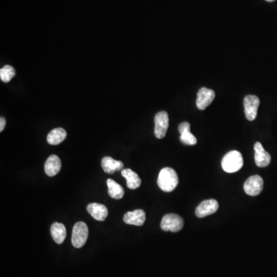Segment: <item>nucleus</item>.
<instances>
[{"label":"nucleus","instance_id":"nucleus-1","mask_svg":"<svg viewBox=\"0 0 277 277\" xmlns=\"http://www.w3.org/2000/svg\"><path fill=\"white\" fill-rule=\"evenodd\" d=\"M178 184V176L174 169L170 167H165L161 170L157 180V184L161 190L166 192H172L176 188Z\"/></svg>","mask_w":277,"mask_h":277},{"label":"nucleus","instance_id":"nucleus-2","mask_svg":"<svg viewBox=\"0 0 277 277\" xmlns=\"http://www.w3.org/2000/svg\"><path fill=\"white\" fill-rule=\"evenodd\" d=\"M221 165L222 170L228 174H234L239 171L244 166L242 154L238 151H230L224 156Z\"/></svg>","mask_w":277,"mask_h":277},{"label":"nucleus","instance_id":"nucleus-3","mask_svg":"<svg viewBox=\"0 0 277 277\" xmlns=\"http://www.w3.org/2000/svg\"><path fill=\"white\" fill-rule=\"evenodd\" d=\"M88 230L84 222H78L72 229V244L75 248H81L85 245L88 239Z\"/></svg>","mask_w":277,"mask_h":277},{"label":"nucleus","instance_id":"nucleus-4","mask_svg":"<svg viewBox=\"0 0 277 277\" xmlns=\"http://www.w3.org/2000/svg\"><path fill=\"white\" fill-rule=\"evenodd\" d=\"M184 220L176 214H166L162 217L161 221V229L164 231L176 232L180 231L184 227Z\"/></svg>","mask_w":277,"mask_h":277},{"label":"nucleus","instance_id":"nucleus-5","mask_svg":"<svg viewBox=\"0 0 277 277\" xmlns=\"http://www.w3.org/2000/svg\"><path fill=\"white\" fill-rule=\"evenodd\" d=\"M260 98L256 96L248 95L244 98V106L246 118L249 121H254L257 116L259 108Z\"/></svg>","mask_w":277,"mask_h":277},{"label":"nucleus","instance_id":"nucleus-6","mask_svg":"<svg viewBox=\"0 0 277 277\" xmlns=\"http://www.w3.org/2000/svg\"><path fill=\"white\" fill-rule=\"evenodd\" d=\"M168 128H169V115L166 111L158 112L155 116L154 134L156 137L157 138H164Z\"/></svg>","mask_w":277,"mask_h":277},{"label":"nucleus","instance_id":"nucleus-7","mask_svg":"<svg viewBox=\"0 0 277 277\" xmlns=\"http://www.w3.org/2000/svg\"><path fill=\"white\" fill-rule=\"evenodd\" d=\"M244 189L247 195L251 196L259 195L264 189V180L260 176H252L246 181Z\"/></svg>","mask_w":277,"mask_h":277},{"label":"nucleus","instance_id":"nucleus-8","mask_svg":"<svg viewBox=\"0 0 277 277\" xmlns=\"http://www.w3.org/2000/svg\"><path fill=\"white\" fill-rule=\"evenodd\" d=\"M215 92L210 88L202 87L197 92L196 107L200 110H204L209 106L215 98Z\"/></svg>","mask_w":277,"mask_h":277},{"label":"nucleus","instance_id":"nucleus-9","mask_svg":"<svg viewBox=\"0 0 277 277\" xmlns=\"http://www.w3.org/2000/svg\"><path fill=\"white\" fill-rule=\"evenodd\" d=\"M219 209V204L215 200H207L201 202L196 209V215L199 218L208 216L215 214Z\"/></svg>","mask_w":277,"mask_h":277},{"label":"nucleus","instance_id":"nucleus-10","mask_svg":"<svg viewBox=\"0 0 277 277\" xmlns=\"http://www.w3.org/2000/svg\"><path fill=\"white\" fill-rule=\"evenodd\" d=\"M254 151H255V162L257 166L266 167L270 165L271 162V156L269 152L264 150L262 144L260 142H256L254 145Z\"/></svg>","mask_w":277,"mask_h":277},{"label":"nucleus","instance_id":"nucleus-11","mask_svg":"<svg viewBox=\"0 0 277 277\" xmlns=\"http://www.w3.org/2000/svg\"><path fill=\"white\" fill-rule=\"evenodd\" d=\"M124 221L130 225L141 226L146 221V212L142 210H136L132 212H128L124 215Z\"/></svg>","mask_w":277,"mask_h":277},{"label":"nucleus","instance_id":"nucleus-12","mask_svg":"<svg viewBox=\"0 0 277 277\" xmlns=\"http://www.w3.org/2000/svg\"><path fill=\"white\" fill-rule=\"evenodd\" d=\"M86 209L88 214H90L97 221L102 222L106 219L107 216H108V209L106 206L102 205V204H96V202L88 204Z\"/></svg>","mask_w":277,"mask_h":277},{"label":"nucleus","instance_id":"nucleus-13","mask_svg":"<svg viewBox=\"0 0 277 277\" xmlns=\"http://www.w3.org/2000/svg\"><path fill=\"white\" fill-rule=\"evenodd\" d=\"M178 130L180 134V140L182 144L188 146H194L196 144V138L191 134L190 124L189 122H184L180 124Z\"/></svg>","mask_w":277,"mask_h":277},{"label":"nucleus","instance_id":"nucleus-14","mask_svg":"<svg viewBox=\"0 0 277 277\" xmlns=\"http://www.w3.org/2000/svg\"><path fill=\"white\" fill-rule=\"evenodd\" d=\"M62 166L61 160L56 155H52L46 161L45 172L48 176H54L60 172Z\"/></svg>","mask_w":277,"mask_h":277},{"label":"nucleus","instance_id":"nucleus-15","mask_svg":"<svg viewBox=\"0 0 277 277\" xmlns=\"http://www.w3.org/2000/svg\"><path fill=\"white\" fill-rule=\"evenodd\" d=\"M104 172L108 174H112L116 171L122 170L124 165L121 161L116 160L112 157L106 156L101 162Z\"/></svg>","mask_w":277,"mask_h":277},{"label":"nucleus","instance_id":"nucleus-16","mask_svg":"<svg viewBox=\"0 0 277 277\" xmlns=\"http://www.w3.org/2000/svg\"><path fill=\"white\" fill-rule=\"evenodd\" d=\"M122 176L126 180V185L128 189L136 190L140 186L141 179L136 172L130 169L122 170L121 171Z\"/></svg>","mask_w":277,"mask_h":277},{"label":"nucleus","instance_id":"nucleus-17","mask_svg":"<svg viewBox=\"0 0 277 277\" xmlns=\"http://www.w3.org/2000/svg\"><path fill=\"white\" fill-rule=\"evenodd\" d=\"M51 235L57 244H62L66 237V229L60 222H54L51 226Z\"/></svg>","mask_w":277,"mask_h":277},{"label":"nucleus","instance_id":"nucleus-18","mask_svg":"<svg viewBox=\"0 0 277 277\" xmlns=\"http://www.w3.org/2000/svg\"><path fill=\"white\" fill-rule=\"evenodd\" d=\"M66 136V132L64 128H56L47 136V142L50 145H58L65 140Z\"/></svg>","mask_w":277,"mask_h":277},{"label":"nucleus","instance_id":"nucleus-19","mask_svg":"<svg viewBox=\"0 0 277 277\" xmlns=\"http://www.w3.org/2000/svg\"><path fill=\"white\" fill-rule=\"evenodd\" d=\"M108 186V194L112 199L120 200L124 196V190L120 184L111 179L106 181Z\"/></svg>","mask_w":277,"mask_h":277},{"label":"nucleus","instance_id":"nucleus-20","mask_svg":"<svg viewBox=\"0 0 277 277\" xmlns=\"http://www.w3.org/2000/svg\"><path fill=\"white\" fill-rule=\"evenodd\" d=\"M16 70L14 67L10 65L5 66L0 70V78L4 82H10L11 80L15 76Z\"/></svg>","mask_w":277,"mask_h":277},{"label":"nucleus","instance_id":"nucleus-21","mask_svg":"<svg viewBox=\"0 0 277 277\" xmlns=\"http://www.w3.org/2000/svg\"><path fill=\"white\" fill-rule=\"evenodd\" d=\"M6 126V120L4 117L0 118V132L4 131V128Z\"/></svg>","mask_w":277,"mask_h":277},{"label":"nucleus","instance_id":"nucleus-22","mask_svg":"<svg viewBox=\"0 0 277 277\" xmlns=\"http://www.w3.org/2000/svg\"><path fill=\"white\" fill-rule=\"evenodd\" d=\"M266 1H267V2H274L275 0H266Z\"/></svg>","mask_w":277,"mask_h":277}]
</instances>
